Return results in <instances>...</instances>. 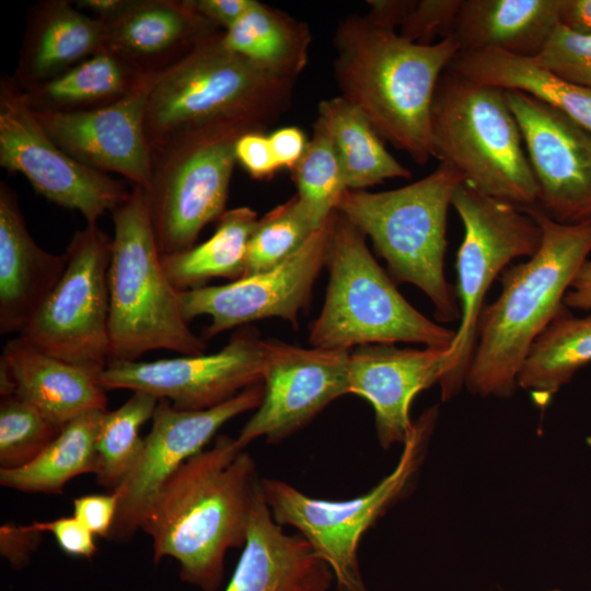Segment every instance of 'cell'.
I'll return each instance as SVG.
<instances>
[{
    "instance_id": "41",
    "label": "cell",
    "mask_w": 591,
    "mask_h": 591,
    "mask_svg": "<svg viewBox=\"0 0 591 591\" xmlns=\"http://www.w3.org/2000/svg\"><path fill=\"white\" fill-rule=\"evenodd\" d=\"M235 158L255 179L271 177L278 169L264 131H247L235 143Z\"/></svg>"
},
{
    "instance_id": "42",
    "label": "cell",
    "mask_w": 591,
    "mask_h": 591,
    "mask_svg": "<svg viewBox=\"0 0 591 591\" xmlns=\"http://www.w3.org/2000/svg\"><path fill=\"white\" fill-rule=\"evenodd\" d=\"M118 507L115 491L108 495H86L73 500V517L93 535L108 538Z\"/></svg>"
},
{
    "instance_id": "16",
    "label": "cell",
    "mask_w": 591,
    "mask_h": 591,
    "mask_svg": "<svg viewBox=\"0 0 591 591\" xmlns=\"http://www.w3.org/2000/svg\"><path fill=\"white\" fill-rule=\"evenodd\" d=\"M332 217L293 255L273 269L221 286L179 291L185 321L210 316L204 339L267 317H281L297 328L299 312L309 303L314 282L325 267Z\"/></svg>"
},
{
    "instance_id": "46",
    "label": "cell",
    "mask_w": 591,
    "mask_h": 591,
    "mask_svg": "<svg viewBox=\"0 0 591 591\" xmlns=\"http://www.w3.org/2000/svg\"><path fill=\"white\" fill-rule=\"evenodd\" d=\"M414 0H371L367 3L370 11L368 19L374 24L395 30L403 23Z\"/></svg>"
},
{
    "instance_id": "3",
    "label": "cell",
    "mask_w": 591,
    "mask_h": 591,
    "mask_svg": "<svg viewBox=\"0 0 591 591\" xmlns=\"http://www.w3.org/2000/svg\"><path fill=\"white\" fill-rule=\"evenodd\" d=\"M542 231L538 250L500 275V296L482 310L466 385L483 396H507L538 336L566 312L564 298L591 253V220L560 223L537 205L521 208Z\"/></svg>"
},
{
    "instance_id": "21",
    "label": "cell",
    "mask_w": 591,
    "mask_h": 591,
    "mask_svg": "<svg viewBox=\"0 0 591 591\" xmlns=\"http://www.w3.org/2000/svg\"><path fill=\"white\" fill-rule=\"evenodd\" d=\"M329 566L299 533L276 522L259 485L247 538L225 591H329Z\"/></svg>"
},
{
    "instance_id": "17",
    "label": "cell",
    "mask_w": 591,
    "mask_h": 591,
    "mask_svg": "<svg viewBox=\"0 0 591 591\" xmlns=\"http://www.w3.org/2000/svg\"><path fill=\"white\" fill-rule=\"evenodd\" d=\"M506 96L537 184V206L560 223L590 221L591 132L524 92Z\"/></svg>"
},
{
    "instance_id": "18",
    "label": "cell",
    "mask_w": 591,
    "mask_h": 591,
    "mask_svg": "<svg viewBox=\"0 0 591 591\" xmlns=\"http://www.w3.org/2000/svg\"><path fill=\"white\" fill-rule=\"evenodd\" d=\"M350 350L300 348L277 340L264 375V397L236 441L245 449L264 438L278 443L310 422L328 404L349 394Z\"/></svg>"
},
{
    "instance_id": "49",
    "label": "cell",
    "mask_w": 591,
    "mask_h": 591,
    "mask_svg": "<svg viewBox=\"0 0 591 591\" xmlns=\"http://www.w3.org/2000/svg\"><path fill=\"white\" fill-rule=\"evenodd\" d=\"M129 0H78L74 5L96 15L102 21L109 20L120 13Z\"/></svg>"
},
{
    "instance_id": "50",
    "label": "cell",
    "mask_w": 591,
    "mask_h": 591,
    "mask_svg": "<svg viewBox=\"0 0 591 591\" xmlns=\"http://www.w3.org/2000/svg\"><path fill=\"white\" fill-rule=\"evenodd\" d=\"M552 591H560V590H552Z\"/></svg>"
},
{
    "instance_id": "26",
    "label": "cell",
    "mask_w": 591,
    "mask_h": 591,
    "mask_svg": "<svg viewBox=\"0 0 591 591\" xmlns=\"http://www.w3.org/2000/svg\"><path fill=\"white\" fill-rule=\"evenodd\" d=\"M560 0H461L452 37L460 51L535 58L559 24Z\"/></svg>"
},
{
    "instance_id": "6",
    "label": "cell",
    "mask_w": 591,
    "mask_h": 591,
    "mask_svg": "<svg viewBox=\"0 0 591 591\" xmlns=\"http://www.w3.org/2000/svg\"><path fill=\"white\" fill-rule=\"evenodd\" d=\"M108 268L111 361H137L152 350L202 355L206 339L182 315L177 291L161 262L144 188L132 186L113 211Z\"/></svg>"
},
{
    "instance_id": "33",
    "label": "cell",
    "mask_w": 591,
    "mask_h": 591,
    "mask_svg": "<svg viewBox=\"0 0 591 591\" xmlns=\"http://www.w3.org/2000/svg\"><path fill=\"white\" fill-rule=\"evenodd\" d=\"M591 362V313L573 317L566 311L533 343L518 384L542 402Z\"/></svg>"
},
{
    "instance_id": "14",
    "label": "cell",
    "mask_w": 591,
    "mask_h": 591,
    "mask_svg": "<svg viewBox=\"0 0 591 591\" xmlns=\"http://www.w3.org/2000/svg\"><path fill=\"white\" fill-rule=\"evenodd\" d=\"M276 345L245 326L216 354L109 362L97 381L104 390L147 392L178 409H209L263 382Z\"/></svg>"
},
{
    "instance_id": "10",
    "label": "cell",
    "mask_w": 591,
    "mask_h": 591,
    "mask_svg": "<svg viewBox=\"0 0 591 591\" xmlns=\"http://www.w3.org/2000/svg\"><path fill=\"white\" fill-rule=\"evenodd\" d=\"M437 414L438 407H431L413 422L395 468L369 491L352 499H318L280 479H260L276 522L296 529L308 541L329 566L337 591H370L358 559L361 537L408 489Z\"/></svg>"
},
{
    "instance_id": "9",
    "label": "cell",
    "mask_w": 591,
    "mask_h": 591,
    "mask_svg": "<svg viewBox=\"0 0 591 591\" xmlns=\"http://www.w3.org/2000/svg\"><path fill=\"white\" fill-rule=\"evenodd\" d=\"M242 121H218L179 131L152 148L147 192L152 230L161 255L188 250L208 223L225 212Z\"/></svg>"
},
{
    "instance_id": "35",
    "label": "cell",
    "mask_w": 591,
    "mask_h": 591,
    "mask_svg": "<svg viewBox=\"0 0 591 591\" xmlns=\"http://www.w3.org/2000/svg\"><path fill=\"white\" fill-rule=\"evenodd\" d=\"M291 172L301 206L313 224L322 227L336 211L348 188L333 142L317 121L312 139Z\"/></svg>"
},
{
    "instance_id": "4",
    "label": "cell",
    "mask_w": 591,
    "mask_h": 591,
    "mask_svg": "<svg viewBox=\"0 0 591 591\" xmlns=\"http://www.w3.org/2000/svg\"><path fill=\"white\" fill-rule=\"evenodd\" d=\"M294 83L232 51L217 32L154 74L144 115L151 150L179 131L218 121L264 131L289 108Z\"/></svg>"
},
{
    "instance_id": "36",
    "label": "cell",
    "mask_w": 591,
    "mask_h": 591,
    "mask_svg": "<svg viewBox=\"0 0 591 591\" xmlns=\"http://www.w3.org/2000/svg\"><path fill=\"white\" fill-rule=\"evenodd\" d=\"M317 229L297 195L275 207L258 219L250 237L242 277L278 266L293 255Z\"/></svg>"
},
{
    "instance_id": "38",
    "label": "cell",
    "mask_w": 591,
    "mask_h": 591,
    "mask_svg": "<svg viewBox=\"0 0 591 591\" xmlns=\"http://www.w3.org/2000/svg\"><path fill=\"white\" fill-rule=\"evenodd\" d=\"M535 60L569 82L591 88V35L559 23Z\"/></svg>"
},
{
    "instance_id": "5",
    "label": "cell",
    "mask_w": 591,
    "mask_h": 591,
    "mask_svg": "<svg viewBox=\"0 0 591 591\" xmlns=\"http://www.w3.org/2000/svg\"><path fill=\"white\" fill-rule=\"evenodd\" d=\"M464 182L450 164L406 186L371 193L347 189L336 208L386 262L396 282L419 288L431 301L438 322L461 317L455 288L447 280V218L452 197Z\"/></svg>"
},
{
    "instance_id": "8",
    "label": "cell",
    "mask_w": 591,
    "mask_h": 591,
    "mask_svg": "<svg viewBox=\"0 0 591 591\" xmlns=\"http://www.w3.org/2000/svg\"><path fill=\"white\" fill-rule=\"evenodd\" d=\"M433 158L479 193L519 208L537 205L538 188L506 91L449 68L431 107Z\"/></svg>"
},
{
    "instance_id": "22",
    "label": "cell",
    "mask_w": 591,
    "mask_h": 591,
    "mask_svg": "<svg viewBox=\"0 0 591 591\" xmlns=\"http://www.w3.org/2000/svg\"><path fill=\"white\" fill-rule=\"evenodd\" d=\"M97 375L43 352L20 335L8 340L0 357L1 397H20L60 428L85 412L107 410Z\"/></svg>"
},
{
    "instance_id": "47",
    "label": "cell",
    "mask_w": 591,
    "mask_h": 591,
    "mask_svg": "<svg viewBox=\"0 0 591 591\" xmlns=\"http://www.w3.org/2000/svg\"><path fill=\"white\" fill-rule=\"evenodd\" d=\"M559 23L575 32L591 35V0H560Z\"/></svg>"
},
{
    "instance_id": "24",
    "label": "cell",
    "mask_w": 591,
    "mask_h": 591,
    "mask_svg": "<svg viewBox=\"0 0 591 591\" xmlns=\"http://www.w3.org/2000/svg\"><path fill=\"white\" fill-rule=\"evenodd\" d=\"M67 267L31 236L15 192L0 182V333L22 334Z\"/></svg>"
},
{
    "instance_id": "12",
    "label": "cell",
    "mask_w": 591,
    "mask_h": 591,
    "mask_svg": "<svg viewBox=\"0 0 591 591\" xmlns=\"http://www.w3.org/2000/svg\"><path fill=\"white\" fill-rule=\"evenodd\" d=\"M113 237L97 224L77 231L60 280L20 334L36 348L101 373L111 361L108 268Z\"/></svg>"
},
{
    "instance_id": "23",
    "label": "cell",
    "mask_w": 591,
    "mask_h": 591,
    "mask_svg": "<svg viewBox=\"0 0 591 591\" xmlns=\"http://www.w3.org/2000/svg\"><path fill=\"white\" fill-rule=\"evenodd\" d=\"M103 22V49L149 74L166 69L219 32L186 0H129L120 13Z\"/></svg>"
},
{
    "instance_id": "29",
    "label": "cell",
    "mask_w": 591,
    "mask_h": 591,
    "mask_svg": "<svg viewBox=\"0 0 591 591\" xmlns=\"http://www.w3.org/2000/svg\"><path fill=\"white\" fill-rule=\"evenodd\" d=\"M311 42L304 22L256 0L223 31L229 49L271 76L293 81L308 63Z\"/></svg>"
},
{
    "instance_id": "13",
    "label": "cell",
    "mask_w": 591,
    "mask_h": 591,
    "mask_svg": "<svg viewBox=\"0 0 591 591\" xmlns=\"http://www.w3.org/2000/svg\"><path fill=\"white\" fill-rule=\"evenodd\" d=\"M0 165L23 174L49 201L79 211L86 225L97 224L131 192L60 149L37 120L25 92L8 74L0 80Z\"/></svg>"
},
{
    "instance_id": "1",
    "label": "cell",
    "mask_w": 591,
    "mask_h": 591,
    "mask_svg": "<svg viewBox=\"0 0 591 591\" xmlns=\"http://www.w3.org/2000/svg\"><path fill=\"white\" fill-rule=\"evenodd\" d=\"M259 485L253 456L236 438L219 436L184 462L149 505L141 530L152 541L153 561L171 557L182 581L217 591L227 553L245 545Z\"/></svg>"
},
{
    "instance_id": "31",
    "label": "cell",
    "mask_w": 591,
    "mask_h": 591,
    "mask_svg": "<svg viewBox=\"0 0 591 591\" xmlns=\"http://www.w3.org/2000/svg\"><path fill=\"white\" fill-rule=\"evenodd\" d=\"M257 222V213L250 207L227 210L208 240L183 252L161 255L172 286L177 291H187L204 287L217 277L241 278L247 244Z\"/></svg>"
},
{
    "instance_id": "32",
    "label": "cell",
    "mask_w": 591,
    "mask_h": 591,
    "mask_svg": "<svg viewBox=\"0 0 591 591\" xmlns=\"http://www.w3.org/2000/svg\"><path fill=\"white\" fill-rule=\"evenodd\" d=\"M105 410L85 412L68 421L28 464L0 468V484L23 493L61 494L73 477L96 471V437Z\"/></svg>"
},
{
    "instance_id": "37",
    "label": "cell",
    "mask_w": 591,
    "mask_h": 591,
    "mask_svg": "<svg viewBox=\"0 0 591 591\" xmlns=\"http://www.w3.org/2000/svg\"><path fill=\"white\" fill-rule=\"evenodd\" d=\"M61 430L32 404L12 395L0 403V468L32 462Z\"/></svg>"
},
{
    "instance_id": "45",
    "label": "cell",
    "mask_w": 591,
    "mask_h": 591,
    "mask_svg": "<svg viewBox=\"0 0 591 591\" xmlns=\"http://www.w3.org/2000/svg\"><path fill=\"white\" fill-rule=\"evenodd\" d=\"M202 18L227 31L251 7L253 0H186Z\"/></svg>"
},
{
    "instance_id": "20",
    "label": "cell",
    "mask_w": 591,
    "mask_h": 591,
    "mask_svg": "<svg viewBox=\"0 0 591 591\" xmlns=\"http://www.w3.org/2000/svg\"><path fill=\"white\" fill-rule=\"evenodd\" d=\"M450 370V348L361 345L349 355V394L371 404L378 439L387 449L405 442L413 426L409 410L415 396L440 383Z\"/></svg>"
},
{
    "instance_id": "25",
    "label": "cell",
    "mask_w": 591,
    "mask_h": 591,
    "mask_svg": "<svg viewBox=\"0 0 591 591\" xmlns=\"http://www.w3.org/2000/svg\"><path fill=\"white\" fill-rule=\"evenodd\" d=\"M104 22L67 0L32 8L15 74L26 90L51 80L103 49Z\"/></svg>"
},
{
    "instance_id": "7",
    "label": "cell",
    "mask_w": 591,
    "mask_h": 591,
    "mask_svg": "<svg viewBox=\"0 0 591 591\" xmlns=\"http://www.w3.org/2000/svg\"><path fill=\"white\" fill-rule=\"evenodd\" d=\"M325 267L324 305L310 326L312 347L344 349L368 344L413 343L450 348L455 331L431 321L397 290L370 253L364 235L335 211Z\"/></svg>"
},
{
    "instance_id": "30",
    "label": "cell",
    "mask_w": 591,
    "mask_h": 591,
    "mask_svg": "<svg viewBox=\"0 0 591 591\" xmlns=\"http://www.w3.org/2000/svg\"><path fill=\"white\" fill-rule=\"evenodd\" d=\"M317 114L316 121L333 142L348 189L364 190L389 178L412 176L386 150L364 114L340 95L321 101Z\"/></svg>"
},
{
    "instance_id": "48",
    "label": "cell",
    "mask_w": 591,
    "mask_h": 591,
    "mask_svg": "<svg viewBox=\"0 0 591 591\" xmlns=\"http://www.w3.org/2000/svg\"><path fill=\"white\" fill-rule=\"evenodd\" d=\"M567 308L591 311V259H587L576 274L564 298Z\"/></svg>"
},
{
    "instance_id": "44",
    "label": "cell",
    "mask_w": 591,
    "mask_h": 591,
    "mask_svg": "<svg viewBox=\"0 0 591 591\" xmlns=\"http://www.w3.org/2000/svg\"><path fill=\"white\" fill-rule=\"evenodd\" d=\"M278 169L292 170L302 158L308 141L303 131L294 126L282 127L268 135Z\"/></svg>"
},
{
    "instance_id": "19",
    "label": "cell",
    "mask_w": 591,
    "mask_h": 591,
    "mask_svg": "<svg viewBox=\"0 0 591 591\" xmlns=\"http://www.w3.org/2000/svg\"><path fill=\"white\" fill-rule=\"evenodd\" d=\"M153 77L102 107L33 111L49 138L76 161L102 173L120 174L148 190L152 150L144 132V115Z\"/></svg>"
},
{
    "instance_id": "34",
    "label": "cell",
    "mask_w": 591,
    "mask_h": 591,
    "mask_svg": "<svg viewBox=\"0 0 591 591\" xmlns=\"http://www.w3.org/2000/svg\"><path fill=\"white\" fill-rule=\"evenodd\" d=\"M160 398L142 391L101 417L95 450L96 482L116 490L134 470L143 448L141 426L152 419Z\"/></svg>"
},
{
    "instance_id": "40",
    "label": "cell",
    "mask_w": 591,
    "mask_h": 591,
    "mask_svg": "<svg viewBox=\"0 0 591 591\" xmlns=\"http://www.w3.org/2000/svg\"><path fill=\"white\" fill-rule=\"evenodd\" d=\"M31 524L42 533L50 532L59 547L70 556L91 559L96 553L94 535L74 517Z\"/></svg>"
},
{
    "instance_id": "39",
    "label": "cell",
    "mask_w": 591,
    "mask_h": 591,
    "mask_svg": "<svg viewBox=\"0 0 591 591\" xmlns=\"http://www.w3.org/2000/svg\"><path fill=\"white\" fill-rule=\"evenodd\" d=\"M461 0H414L398 34L420 45L452 37Z\"/></svg>"
},
{
    "instance_id": "15",
    "label": "cell",
    "mask_w": 591,
    "mask_h": 591,
    "mask_svg": "<svg viewBox=\"0 0 591 591\" xmlns=\"http://www.w3.org/2000/svg\"><path fill=\"white\" fill-rule=\"evenodd\" d=\"M263 397L264 382L248 386L233 398L202 410L178 409L170 401L161 398L134 470L114 490L118 496V507L108 538L124 542L141 529L149 505L174 472L202 451L225 422L256 409Z\"/></svg>"
},
{
    "instance_id": "43",
    "label": "cell",
    "mask_w": 591,
    "mask_h": 591,
    "mask_svg": "<svg viewBox=\"0 0 591 591\" xmlns=\"http://www.w3.org/2000/svg\"><path fill=\"white\" fill-rule=\"evenodd\" d=\"M42 532L32 524H4L0 529V552L12 568L23 569L40 544Z\"/></svg>"
},
{
    "instance_id": "2",
    "label": "cell",
    "mask_w": 591,
    "mask_h": 591,
    "mask_svg": "<svg viewBox=\"0 0 591 591\" xmlns=\"http://www.w3.org/2000/svg\"><path fill=\"white\" fill-rule=\"evenodd\" d=\"M340 96L360 109L380 137L424 165L433 158L431 107L442 73L460 53L453 37L413 43L368 16L349 15L334 35Z\"/></svg>"
},
{
    "instance_id": "28",
    "label": "cell",
    "mask_w": 591,
    "mask_h": 591,
    "mask_svg": "<svg viewBox=\"0 0 591 591\" xmlns=\"http://www.w3.org/2000/svg\"><path fill=\"white\" fill-rule=\"evenodd\" d=\"M154 74L103 49L62 74L23 91L35 111H86L124 97Z\"/></svg>"
},
{
    "instance_id": "11",
    "label": "cell",
    "mask_w": 591,
    "mask_h": 591,
    "mask_svg": "<svg viewBox=\"0 0 591 591\" xmlns=\"http://www.w3.org/2000/svg\"><path fill=\"white\" fill-rule=\"evenodd\" d=\"M451 206L463 223L464 237L455 264L461 317L450 347L451 370L440 382L443 401L465 382L484 300L494 280L512 259L532 256L542 240L538 224L523 209L486 196L464 182L454 192Z\"/></svg>"
},
{
    "instance_id": "27",
    "label": "cell",
    "mask_w": 591,
    "mask_h": 591,
    "mask_svg": "<svg viewBox=\"0 0 591 591\" xmlns=\"http://www.w3.org/2000/svg\"><path fill=\"white\" fill-rule=\"evenodd\" d=\"M448 68L480 84L524 92L591 132V88L556 76L535 58L499 50L460 51Z\"/></svg>"
}]
</instances>
